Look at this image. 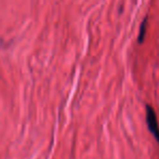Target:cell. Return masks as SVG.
<instances>
[{
  "mask_svg": "<svg viewBox=\"0 0 159 159\" xmlns=\"http://www.w3.org/2000/svg\"><path fill=\"white\" fill-rule=\"evenodd\" d=\"M146 26H147V17H145L144 21L142 22L140 27V33H139V37H138V41L139 43H142L143 40L145 38V33H146Z\"/></svg>",
  "mask_w": 159,
  "mask_h": 159,
  "instance_id": "7a4b0ae2",
  "label": "cell"
},
{
  "mask_svg": "<svg viewBox=\"0 0 159 159\" xmlns=\"http://www.w3.org/2000/svg\"><path fill=\"white\" fill-rule=\"evenodd\" d=\"M145 114H146V124L147 128L153 134L155 140L159 144V125L157 120V116H156V111L151 105H146L145 107Z\"/></svg>",
  "mask_w": 159,
  "mask_h": 159,
  "instance_id": "6da1fadb",
  "label": "cell"
}]
</instances>
